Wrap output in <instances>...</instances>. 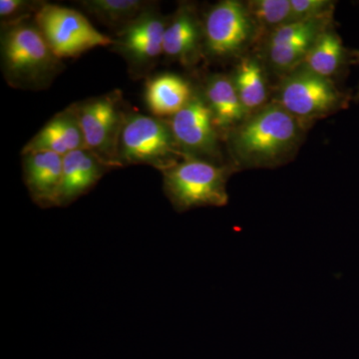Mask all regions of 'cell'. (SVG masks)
Masks as SVG:
<instances>
[{
	"label": "cell",
	"instance_id": "1",
	"mask_svg": "<svg viewBox=\"0 0 359 359\" xmlns=\"http://www.w3.org/2000/svg\"><path fill=\"white\" fill-rule=\"evenodd\" d=\"M304 130L290 113L271 102L229 132V147L237 166L276 167L292 159Z\"/></svg>",
	"mask_w": 359,
	"mask_h": 359
},
{
	"label": "cell",
	"instance_id": "2",
	"mask_svg": "<svg viewBox=\"0 0 359 359\" xmlns=\"http://www.w3.org/2000/svg\"><path fill=\"white\" fill-rule=\"evenodd\" d=\"M0 40L2 72L7 83L14 88L46 89L65 67L34 18L1 23Z\"/></svg>",
	"mask_w": 359,
	"mask_h": 359
},
{
	"label": "cell",
	"instance_id": "3",
	"mask_svg": "<svg viewBox=\"0 0 359 359\" xmlns=\"http://www.w3.org/2000/svg\"><path fill=\"white\" fill-rule=\"evenodd\" d=\"M233 168L211 161L186 157L161 172L168 199L178 212L228 204L226 184Z\"/></svg>",
	"mask_w": 359,
	"mask_h": 359
},
{
	"label": "cell",
	"instance_id": "4",
	"mask_svg": "<svg viewBox=\"0 0 359 359\" xmlns=\"http://www.w3.org/2000/svg\"><path fill=\"white\" fill-rule=\"evenodd\" d=\"M349 98L332 80L314 74L299 66L283 75L275 100L304 127L320 118L346 108Z\"/></svg>",
	"mask_w": 359,
	"mask_h": 359
},
{
	"label": "cell",
	"instance_id": "5",
	"mask_svg": "<svg viewBox=\"0 0 359 359\" xmlns=\"http://www.w3.org/2000/svg\"><path fill=\"white\" fill-rule=\"evenodd\" d=\"M121 166L148 165L163 172L186 158L181 152L169 123L142 114L127 115L118 151Z\"/></svg>",
	"mask_w": 359,
	"mask_h": 359
},
{
	"label": "cell",
	"instance_id": "6",
	"mask_svg": "<svg viewBox=\"0 0 359 359\" xmlns=\"http://www.w3.org/2000/svg\"><path fill=\"white\" fill-rule=\"evenodd\" d=\"M33 18L58 58H75L96 47L112 46L113 39L74 9L45 2Z\"/></svg>",
	"mask_w": 359,
	"mask_h": 359
},
{
	"label": "cell",
	"instance_id": "7",
	"mask_svg": "<svg viewBox=\"0 0 359 359\" xmlns=\"http://www.w3.org/2000/svg\"><path fill=\"white\" fill-rule=\"evenodd\" d=\"M85 146L111 169L122 167L118 158L120 137L127 115L120 91L76 103Z\"/></svg>",
	"mask_w": 359,
	"mask_h": 359
},
{
	"label": "cell",
	"instance_id": "8",
	"mask_svg": "<svg viewBox=\"0 0 359 359\" xmlns=\"http://www.w3.org/2000/svg\"><path fill=\"white\" fill-rule=\"evenodd\" d=\"M259 39V29L243 2L219 1L205 15L204 52L210 57L242 58Z\"/></svg>",
	"mask_w": 359,
	"mask_h": 359
},
{
	"label": "cell",
	"instance_id": "9",
	"mask_svg": "<svg viewBox=\"0 0 359 359\" xmlns=\"http://www.w3.org/2000/svg\"><path fill=\"white\" fill-rule=\"evenodd\" d=\"M169 20L151 6L116 33L112 50L126 60L132 76H145L157 65Z\"/></svg>",
	"mask_w": 359,
	"mask_h": 359
},
{
	"label": "cell",
	"instance_id": "10",
	"mask_svg": "<svg viewBox=\"0 0 359 359\" xmlns=\"http://www.w3.org/2000/svg\"><path fill=\"white\" fill-rule=\"evenodd\" d=\"M175 141L186 157L216 162L219 155V130L204 95L194 92L185 107L168 120Z\"/></svg>",
	"mask_w": 359,
	"mask_h": 359
},
{
	"label": "cell",
	"instance_id": "11",
	"mask_svg": "<svg viewBox=\"0 0 359 359\" xmlns=\"http://www.w3.org/2000/svg\"><path fill=\"white\" fill-rule=\"evenodd\" d=\"M332 16L294 21L271 32L264 44V60L266 65L283 76L297 69L321 33L332 25Z\"/></svg>",
	"mask_w": 359,
	"mask_h": 359
},
{
	"label": "cell",
	"instance_id": "12",
	"mask_svg": "<svg viewBox=\"0 0 359 359\" xmlns=\"http://www.w3.org/2000/svg\"><path fill=\"white\" fill-rule=\"evenodd\" d=\"M204 52V22L195 7L185 4L179 6L170 18L165 30L163 55L180 65L192 66Z\"/></svg>",
	"mask_w": 359,
	"mask_h": 359
},
{
	"label": "cell",
	"instance_id": "13",
	"mask_svg": "<svg viewBox=\"0 0 359 359\" xmlns=\"http://www.w3.org/2000/svg\"><path fill=\"white\" fill-rule=\"evenodd\" d=\"M21 156L23 179L33 202L41 208L57 207L63 156L52 152H32Z\"/></svg>",
	"mask_w": 359,
	"mask_h": 359
},
{
	"label": "cell",
	"instance_id": "14",
	"mask_svg": "<svg viewBox=\"0 0 359 359\" xmlns=\"http://www.w3.org/2000/svg\"><path fill=\"white\" fill-rule=\"evenodd\" d=\"M86 149L78 118L76 103L61 111L27 142L21 155L32 152H52L60 156Z\"/></svg>",
	"mask_w": 359,
	"mask_h": 359
},
{
	"label": "cell",
	"instance_id": "15",
	"mask_svg": "<svg viewBox=\"0 0 359 359\" xmlns=\"http://www.w3.org/2000/svg\"><path fill=\"white\" fill-rule=\"evenodd\" d=\"M109 170V166L87 149H80L63 156L57 207L69 205L88 193Z\"/></svg>",
	"mask_w": 359,
	"mask_h": 359
},
{
	"label": "cell",
	"instance_id": "16",
	"mask_svg": "<svg viewBox=\"0 0 359 359\" xmlns=\"http://www.w3.org/2000/svg\"><path fill=\"white\" fill-rule=\"evenodd\" d=\"M203 95L219 131L230 132L249 117L231 76L212 75L205 83Z\"/></svg>",
	"mask_w": 359,
	"mask_h": 359
},
{
	"label": "cell",
	"instance_id": "17",
	"mask_svg": "<svg viewBox=\"0 0 359 359\" xmlns=\"http://www.w3.org/2000/svg\"><path fill=\"white\" fill-rule=\"evenodd\" d=\"M191 84L179 75L163 73L151 78L146 84L145 100L154 117L172 118L191 100Z\"/></svg>",
	"mask_w": 359,
	"mask_h": 359
},
{
	"label": "cell",
	"instance_id": "18",
	"mask_svg": "<svg viewBox=\"0 0 359 359\" xmlns=\"http://www.w3.org/2000/svg\"><path fill=\"white\" fill-rule=\"evenodd\" d=\"M349 62H351V53L347 51L339 33L332 25L321 33L301 66L318 76L334 81V78L346 69Z\"/></svg>",
	"mask_w": 359,
	"mask_h": 359
},
{
	"label": "cell",
	"instance_id": "19",
	"mask_svg": "<svg viewBox=\"0 0 359 359\" xmlns=\"http://www.w3.org/2000/svg\"><path fill=\"white\" fill-rule=\"evenodd\" d=\"M231 77L248 115L254 114L268 105L266 72L259 59L243 56Z\"/></svg>",
	"mask_w": 359,
	"mask_h": 359
},
{
	"label": "cell",
	"instance_id": "20",
	"mask_svg": "<svg viewBox=\"0 0 359 359\" xmlns=\"http://www.w3.org/2000/svg\"><path fill=\"white\" fill-rule=\"evenodd\" d=\"M80 6L104 25L120 30L152 4L142 0H84Z\"/></svg>",
	"mask_w": 359,
	"mask_h": 359
},
{
	"label": "cell",
	"instance_id": "21",
	"mask_svg": "<svg viewBox=\"0 0 359 359\" xmlns=\"http://www.w3.org/2000/svg\"><path fill=\"white\" fill-rule=\"evenodd\" d=\"M248 11L256 23L259 36L294 22L290 0H250L245 2Z\"/></svg>",
	"mask_w": 359,
	"mask_h": 359
},
{
	"label": "cell",
	"instance_id": "22",
	"mask_svg": "<svg viewBox=\"0 0 359 359\" xmlns=\"http://www.w3.org/2000/svg\"><path fill=\"white\" fill-rule=\"evenodd\" d=\"M290 4L294 21L334 15V2L330 0H290Z\"/></svg>",
	"mask_w": 359,
	"mask_h": 359
},
{
	"label": "cell",
	"instance_id": "23",
	"mask_svg": "<svg viewBox=\"0 0 359 359\" xmlns=\"http://www.w3.org/2000/svg\"><path fill=\"white\" fill-rule=\"evenodd\" d=\"M45 2L27 1V0H1L0 1V18L1 23L16 22V21L32 18Z\"/></svg>",
	"mask_w": 359,
	"mask_h": 359
},
{
	"label": "cell",
	"instance_id": "24",
	"mask_svg": "<svg viewBox=\"0 0 359 359\" xmlns=\"http://www.w3.org/2000/svg\"><path fill=\"white\" fill-rule=\"evenodd\" d=\"M351 62L354 65H359V50L351 52ZM355 101H359V88L356 93Z\"/></svg>",
	"mask_w": 359,
	"mask_h": 359
}]
</instances>
